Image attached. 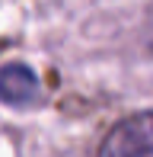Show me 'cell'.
Returning a JSON list of instances; mask_svg holds the SVG:
<instances>
[{"label":"cell","mask_w":153,"mask_h":157,"mask_svg":"<svg viewBox=\"0 0 153 157\" xmlns=\"http://www.w3.org/2000/svg\"><path fill=\"white\" fill-rule=\"evenodd\" d=\"M96 157H153V109L121 119L105 135Z\"/></svg>","instance_id":"obj_1"},{"label":"cell","mask_w":153,"mask_h":157,"mask_svg":"<svg viewBox=\"0 0 153 157\" xmlns=\"http://www.w3.org/2000/svg\"><path fill=\"white\" fill-rule=\"evenodd\" d=\"M38 77L26 64H3L0 67V99L10 106H26L38 99Z\"/></svg>","instance_id":"obj_2"}]
</instances>
